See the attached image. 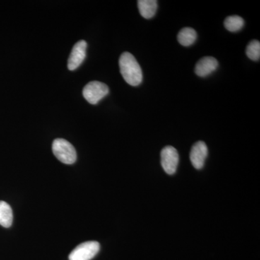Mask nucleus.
Segmentation results:
<instances>
[{
  "label": "nucleus",
  "instance_id": "f8f14e48",
  "mask_svg": "<svg viewBox=\"0 0 260 260\" xmlns=\"http://www.w3.org/2000/svg\"><path fill=\"white\" fill-rule=\"evenodd\" d=\"M224 25L228 30L231 32H237L244 27V20L242 17L232 15L227 17L224 21Z\"/></svg>",
  "mask_w": 260,
  "mask_h": 260
},
{
  "label": "nucleus",
  "instance_id": "1a4fd4ad",
  "mask_svg": "<svg viewBox=\"0 0 260 260\" xmlns=\"http://www.w3.org/2000/svg\"><path fill=\"white\" fill-rule=\"evenodd\" d=\"M138 5L140 15L145 19L153 18L158 9V2L155 0H139Z\"/></svg>",
  "mask_w": 260,
  "mask_h": 260
},
{
  "label": "nucleus",
  "instance_id": "ddd939ff",
  "mask_svg": "<svg viewBox=\"0 0 260 260\" xmlns=\"http://www.w3.org/2000/svg\"><path fill=\"white\" fill-rule=\"evenodd\" d=\"M246 54L251 60H259L260 58V43L259 41L254 40L249 43L246 47Z\"/></svg>",
  "mask_w": 260,
  "mask_h": 260
},
{
  "label": "nucleus",
  "instance_id": "0eeeda50",
  "mask_svg": "<svg viewBox=\"0 0 260 260\" xmlns=\"http://www.w3.org/2000/svg\"><path fill=\"white\" fill-rule=\"evenodd\" d=\"M208 154V147L204 142H197L190 152V160L193 167L196 169H203Z\"/></svg>",
  "mask_w": 260,
  "mask_h": 260
},
{
  "label": "nucleus",
  "instance_id": "f257e3e1",
  "mask_svg": "<svg viewBox=\"0 0 260 260\" xmlns=\"http://www.w3.org/2000/svg\"><path fill=\"white\" fill-rule=\"evenodd\" d=\"M121 74L126 83L138 86L143 82V72L135 56L129 52L121 54L119 61Z\"/></svg>",
  "mask_w": 260,
  "mask_h": 260
},
{
  "label": "nucleus",
  "instance_id": "39448f33",
  "mask_svg": "<svg viewBox=\"0 0 260 260\" xmlns=\"http://www.w3.org/2000/svg\"><path fill=\"white\" fill-rule=\"evenodd\" d=\"M179 154L172 146H167L162 149L160 153V162L162 169L169 175L175 174L179 164Z\"/></svg>",
  "mask_w": 260,
  "mask_h": 260
},
{
  "label": "nucleus",
  "instance_id": "9d476101",
  "mask_svg": "<svg viewBox=\"0 0 260 260\" xmlns=\"http://www.w3.org/2000/svg\"><path fill=\"white\" fill-rule=\"evenodd\" d=\"M198 35L194 29L191 28H184L181 29L178 34V42L184 47H189L192 45L196 41Z\"/></svg>",
  "mask_w": 260,
  "mask_h": 260
},
{
  "label": "nucleus",
  "instance_id": "423d86ee",
  "mask_svg": "<svg viewBox=\"0 0 260 260\" xmlns=\"http://www.w3.org/2000/svg\"><path fill=\"white\" fill-rule=\"evenodd\" d=\"M87 43L81 40L75 44L68 59V69L73 71L83 63L86 56Z\"/></svg>",
  "mask_w": 260,
  "mask_h": 260
},
{
  "label": "nucleus",
  "instance_id": "f03ea898",
  "mask_svg": "<svg viewBox=\"0 0 260 260\" xmlns=\"http://www.w3.org/2000/svg\"><path fill=\"white\" fill-rule=\"evenodd\" d=\"M52 150L56 158L63 164H73L77 160L76 150L66 140L56 139L53 142Z\"/></svg>",
  "mask_w": 260,
  "mask_h": 260
},
{
  "label": "nucleus",
  "instance_id": "7ed1b4c3",
  "mask_svg": "<svg viewBox=\"0 0 260 260\" xmlns=\"http://www.w3.org/2000/svg\"><path fill=\"white\" fill-rule=\"evenodd\" d=\"M109 89L106 84L99 81L90 82L84 87L83 95L90 104H96L109 93Z\"/></svg>",
  "mask_w": 260,
  "mask_h": 260
},
{
  "label": "nucleus",
  "instance_id": "9b49d317",
  "mask_svg": "<svg viewBox=\"0 0 260 260\" xmlns=\"http://www.w3.org/2000/svg\"><path fill=\"white\" fill-rule=\"evenodd\" d=\"M13 215L11 207L4 201H0V225L10 228L13 223Z\"/></svg>",
  "mask_w": 260,
  "mask_h": 260
},
{
  "label": "nucleus",
  "instance_id": "6e6552de",
  "mask_svg": "<svg viewBox=\"0 0 260 260\" xmlns=\"http://www.w3.org/2000/svg\"><path fill=\"white\" fill-rule=\"evenodd\" d=\"M218 67V62L216 59L212 56H205L197 63L194 71L198 76L205 78L215 72Z\"/></svg>",
  "mask_w": 260,
  "mask_h": 260
},
{
  "label": "nucleus",
  "instance_id": "20e7f679",
  "mask_svg": "<svg viewBox=\"0 0 260 260\" xmlns=\"http://www.w3.org/2000/svg\"><path fill=\"white\" fill-rule=\"evenodd\" d=\"M100 250V244L95 241L82 243L71 251L70 260H90Z\"/></svg>",
  "mask_w": 260,
  "mask_h": 260
}]
</instances>
